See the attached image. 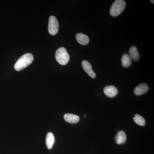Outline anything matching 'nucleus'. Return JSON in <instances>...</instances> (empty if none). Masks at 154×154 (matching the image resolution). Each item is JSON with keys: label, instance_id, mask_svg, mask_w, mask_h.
Listing matches in <instances>:
<instances>
[{"label": "nucleus", "instance_id": "1", "mask_svg": "<svg viewBox=\"0 0 154 154\" xmlns=\"http://www.w3.org/2000/svg\"><path fill=\"white\" fill-rule=\"evenodd\" d=\"M33 60V55L31 54H25L17 61L14 66V69L17 71L22 70L32 63Z\"/></svg>", "mask_w": 154, "mask_h": 154}, {"label": "nucleus", "instance_id": "2", "mask_svg": "<svg viewBox=\"0 0 154 154\" xmlns=\"http://www.w3.org/2000/svg\"><path fill=\"white\" fill-rule=\"evenodd\" d=\"M126 4L123 0H116L112 4L110 14L112 17H116L120 15L125 8Z\"/></svg>", "mask_w": 154, "mask_h": 154}, {"label": "nucleus", "instance_id": "3", "mask_svg": "<svg viewBox=\"0 0 154 154\" xmlns=\"http://www.w3.org/2000/svg\"><path fill=\"white\" fill-rule=\"evenodd\" d=\"M55 58L60 64L65 65L69 60V55L65 48L61 47L56 51Z\"/></svg>", "mask_w": 154, "mask_h": 154}, {"label": "nucleus", "instance_id": "4", "mask_svg": "<svg viewBox=\"0 0 154 154\" xmlns=\"http://www.w3.org/2000/svg\"><path fill=\"white\" fill-rule=\"evenodd\" d=\"M59 26L57 18L54 16H51L48 26V31L50 34L53 36L56 35L58 31Z\"/></svg>", "mask_w": 154, "mask_h": 154}, {"label": "nucleus", "instance_id": "5", "mask_svg": "<svg viewBox=\"0 0 154 154\" xmlns=\"http://www.w3.org/2000/svg\"><path fill=\"white\" fill-rule=\"evenodd\" d=\"M82 66L85 71L87 73L89 76L93 79H95L96 77V73L92 69L91 64L87 60H83L82 63Z\"/></svg>", "mask_w": 154, "mask_h": 154}, {"label": "nucleus", "instance_id": "6", "mask_svg": "<svg viewBox=\"0 0 154 154\" xmlns=\"http://www.w3.org/2000/svg\"><path fill=\"white\" fill-rule=\"evenodd\" d=\"M149 90L148 86L146 83H141L138 85L134 89V94L137 96H140L146 93Z\"/></svg>", "mask_w": 154, "mask_h": 154}, {"label": "nucleus", "instance_id": "7", "mask_svg": "<svg viewBox=\"0 0 154 154\" xmlns=\"http://www.w3.org/2000/svg\"><path fill=\"white\" fill-rule=\"evenodd\" d=\"M104 92L105 95L110 98L115 97L118 94V90L114 86H106L104 88Z\"/></svg>", "mask_w": 154, "mask_h": 154}, {"label": "nucleus", "instance_id": "8", "mask_svg": "<svg viewBox=\"0 0 154 154\" xmlns=\"http://www.w3.org/2000/svg\"><path fill=\"white\" fill-rule=\"evenodd\" d=\"M64 119L66 122L71 124H75L79 121L80 118L78 115L71 113H66L64 115Z\"/></svg>", "mask_w": 154, "mask_h": 154}, {"label": "nucleus", "instance_id": "9", "mask_svg": "<svg viewBox=\"0 0 154 154\" xmlns=\"http://www.w3.org/2000/svg\"><path fill=\"white\" fill-rule=\"evenodd\" d=\"M76 39L77 42L82 45H86L89 42V37L87 35L83 33H77L76 35Z\"/></svg>", "mask_w": 154, "mask_h": 154}, {"label": "nucleus", "instance_id": "10", "mask_svg": "<svg viewBox=\"0 0 154 154\" xmlns=\"http://www.w3.org/2000/svg\"><path fill=\"white\" fill-rule=\"evenodd\" d=\"M126 140V136L123 131H120L117 133L115 137V140L116 143L121 144L125 143Z\"/></svg>", "mask_w": 154, "mask_h": 154}, {"label": "nucleus", "instance_id": "11", "mask_svg": "<svg viewBox=\"0 0 154 154\" xmlns=\"http://www.w3.org/2000/svg\"><path fill=\"white\" fill-rule=\"evenodd\" d=\"M129 56L131 59L135 61H137L140 59V54L137 48L135 46H133L129 50Z\"/></svg>", "mask_w": 154, "mask_h": 154}, {"label": "nucleus", "instance_id": "12", "mask_svg": "<svg viewBox=\"0 0 154 154\" xmlns=\"http://www.w3.org/2000/svg\"><path fill=\"white\" fill-rule=\"evenodd\" d=\"M54 141H55V138L53 134L51 132L48 133L46 136V141H45L47 148L48 149L52 148L54 143Z\"/></svg>", "mask_w": 154, "mask_h": 154}, {"label": "nucleus", "instance_id": "13", "mask_svg": "<svg viewBox=\"0 0 154 154\" xmlns=\"http://www.w3.org/2000/svg\"><path fill=\"white\" fill-rule=\"evenodd\" d=\"M122 64L124 68H128L131 65L132 63V60L131 58L126 54H125L122 55L121 58Z\"/></svg>", "mask_w": 154, "mask_h": 154}, {"label": "nucleus", "instance_id": "14", "mask_svg": "<svg viewBox=\"0 0 154 154\" xmlns=\"http://www.w3.org/2000/svg\"><path fill=\"white\" fill-rule=\"evenodd\" d=\"M133 119L134 122L140 126H143L146 124L144 119L143 116L139 114H135L134 117Z\"/></svg>", "mask_w": 154, "mask_h": 154}, {"label": "nucleus", "instance_id": "15", "mask_svg": "<svg viewBox=\"0 0 154 154\" xmlns=\"http://www.w3.org/2000/svg\"><path fill=\"white\" fill-rule=\"evenodd\" d=\"M150 2H151L152 3V4H154V1H150Z\"/></svg>", "mask_w": 154, "mask_h": 154}]
</instances>
